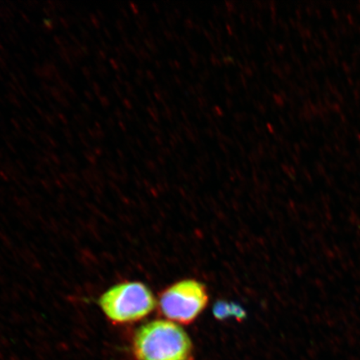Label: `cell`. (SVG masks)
Returning <instances> with one entry per match:
<instances>
[{"instance_id":"obj_1","label":"cell","mask_w":360,"mask_h":360,"mask_svg":"<svg viewBox=\"0 0 360 360\" xmlns=\"http://www.w3.org/2000/svg\"><path fill=\"white\" fill-rule=\"evenodd\" d=\"M133 349L137 360L193 359V344L186 330L161 319L148 322L135 332Z\"/></svg>"},{"instance_id":"obj_4","label":"cell","mask_w":360,"mask_h":360,"mask_svg":"<svg viewBox=\"0 0 360 360\" xmlns=\"http://www.w3.org/2000/svg\"><path fill=\"white\" fill-rule=\"evenodd\" d=\"M214 314L219 319H224L231 316L241 319L245 316V312L240 308V306L224 302V301H219L214 305Z\"/></svg>"},{"instance_id":"obj_3","label":"cell","mask_w":360,"mask_h":360,"mask_svg":"<svg viewBox=\"0 0 360 360\" xmlns=\"http://www.w3.org/2000/svg\"><path fill=\"white\" fill-rule=\"evenodd\" d=\"M206 287L195 280L179 281L162 292L159 310L172 322L188 325L199 316L208 304Z\"/></svg>"},{"instance_id":"obj_2","label":"cell","mask_w":360,"mask_h":360,"mask_svg":"<svg viewBox=\"0 0 360 360\" xmlns=\"http://www.w3.org/2000/svg\"><path fill=\"white\" fill-rule=\"evenodd\" d=\"M98 304L109 321L123 325L148 316L155 308L156 300L143 283L124 282L103 292Z\"/></svg>"}]
</instances>
